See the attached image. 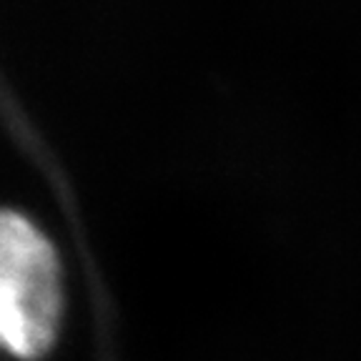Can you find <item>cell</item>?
I'll list each match as a JSON object with an SVG mask.
<instances>
[{"label": "cell", "instance_id": "6da1fadb", "mask_svg": "<svg viewBox=\"0 0 361 361\" xmlns=\"http://www.w3.org/2000/svg\"><path fill=\"white\" fill-rule=\"evenodd\" d=\"M63 293L51 241L16 211L0 209V349L38 359L56 341Z\"/></svg>", "mask_w": 361, "mask_h": 361}]
</instances>
